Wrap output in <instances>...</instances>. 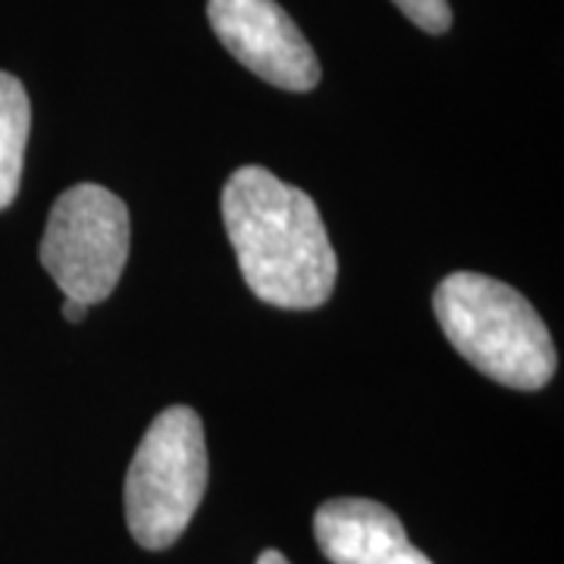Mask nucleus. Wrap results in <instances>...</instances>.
Returning <instances> with one entry per match:
<instances>
[{
	"mask_svg": "<svg viewBox=\"0 0 564 564\" xmlns=\"http://www.w3.org/2000/svg\"><path fill=\"white\" fill-rule=\"evenodd\" d=\"M433 311L452 348L489 380L533 392L555 377L552 336L518 289L462 270L436 285Z\"/></svg>",
	"mask_w": 564,
	"mask_h": 564,
	"instance_id": "f03ea898",
	"label": "nucleus"
},
{
	"mask_svg": "<svg viewBox=\"0 0 564 564\" xmlns=\"http://www.w3.org/2000/svg\"><path fill=\"white\" fill-rule=\"evenodd\" d=\"M207 20L223 47L263 82L282 91H311L321 82L314 47L276 0H207Z\"/></svg>",
	"mask_w": 564,
	"mask_h": 564,
	"instance_id": "39448f33",
	"label": "nucleus"
},
{
	"mask_svg": "<svg viewBox=\"0 0 564 564\" xmlns=\"http://www.w3.org/2000/svg\"><path fill=\"white\" fill-rule=\"evenodd\" d=\"M85 314H88V304L76 302V299H66V304H63V317L69 323H79L85 321Z\"/></svg>",
	"mask_w": 564,
	"mask_h": 564,
	"instance_id": "1a4fd4ad",
	"label": "nucleus"
},
{
	"mask_svg": "<svg viewBox=\"0 0 564 564\" xmlns=\"http://www.w3.org/2000/svg\"><path fill=\"white\" fill-rule=\"evenodd\" d=\"M129 261V210L95 182L66 188L51 207L41 239V267L66 299L98 304L110 299Z\"/></svg>",
	"mask_w": 564,
	"mask_h": 564,
	"instance_id": "20e7f679",
	"label": "nucleus"
},
{
	"mask_svg": "<svg viewBox=\"0 0 564 564\" xmlns=\"http://www.w3.org/2000/svg\"><path fill=\"white\" fill-rule=\"evenodd\" d=\"M207 489V445L202 417L166 408L148 426L126 474V524L141 549L161 552L192 524Z\"/></svg>",
	"mask_w": 564,
	"mask_h": 564,
	"instance_id": "7ed1b4c3",
	"label": "nucleus"
},
{
	"mask_svg": "<svg viewBox=\"0 0 564 564\" xmlns=\"http://www.w3.org/2000/svg\"><path fill=\"white\" fill-rule=\"evenodd\" d=\"M314 536L333 564H433L402 521L373 499H333L314 514Z\"/></svg>",
	"mask_w": 564,
	"mask_h": 564,
	"instance_id": "423d86ee",
	"label": "nucleus"
},
{
	"mask_svg": "<svg viewBox=\"0 0 564 564\" xmlns=\"http://www.w3.org/2000/svg\"><path fill=\"white\" fill-rule=\"evenodd\" d=\"M258 564H289V558L282 552H276V549H267V552L258 555Z\"/></svg>",
	"mask_w": 564,
	"mask_h": 564,
	"instance_id": "9d476101",
	"label": "nucleus"
},
{
	"mask_svg": "<svg viewBox=\"0 0 564 564\" xmlns=\"http://www.w3.org/2000/svg\"><path fill=\"white\" fill-rule=\"evenodd\" d=\"M29 126L32 104L22 82L10 73H0V210H7L20 195Z\"/></svg>",
	"mask_w": 564,
	"mask_h": 564,
	"instance_id": "0eeeda50",
	"label": "nucleus"
},
{
	"mask_svg": "<svg viewBox=\"0 0 564 564\" xmlns=\"http://www.w3.org/2000/svg\"><path fill=\"white\" fill-rule=\"evenodd\" d=\"M220 204L245 285L261 302L285 311L329 302L339 261L311 195L248 163L226 180Z\"/></svg>",
	"mask_w": 564,
	"mask_h": 564,
	"instance_id": "f257e3e1",
	"label": "nucleus"
},
{
	"mask_svg": "<svg viewBox=\"0 0 564 564\" xmlns=\"http://www.w3.org/2000/svg\"><path fill=\"white\" fill-rule=\"evenodd\" d=\"M408 20L430 35H443L452 29V7L448 0H392Z\"/></svg>",
	"mask_w": 564,
	"mask_h": 564,
	"instance_id": "6e6552de",
	"label": "nucleus"
}]
</instances>
